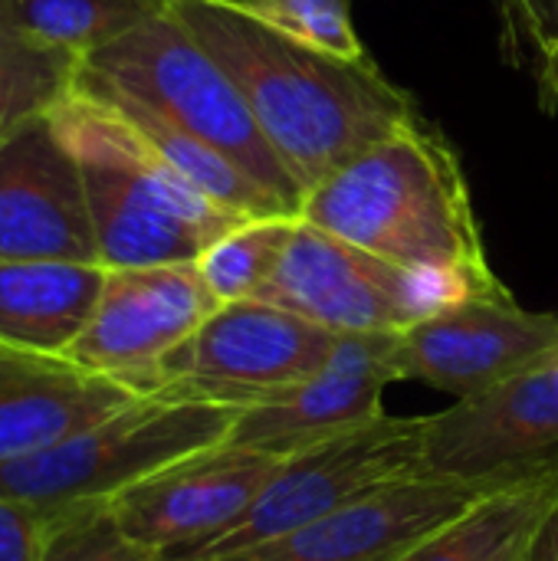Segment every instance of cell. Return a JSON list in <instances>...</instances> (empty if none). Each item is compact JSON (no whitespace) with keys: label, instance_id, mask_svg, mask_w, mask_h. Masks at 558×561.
<instances>
[{"label":"cell","instance_id":"6da1fadb","mask_svg":"<svg viewBox=\"0 0 558 561\" xmlns=\"http://www.w3.org/2000/svg\"><path fill=\"white\" fill-rule=\"evenodd\" d=\"M171 10L240 89L303 197L421 112L375 59L352 62L296 43L234 0H171Z\"/></svg>","mask_w":558,"mask_h":561},{"label":"cell","instance_id":"7a4b0ae2","mask_svg":"<svg viewBox=\"0 0 558 561\" xmlns=\"http://www.w3.org/2000/svg\"><path fill=\"white\" fill-rule=\"evenodd\" d=\"M299 220L398 266L493 273L464 161L421 112L316 184Z\"/></svg>","mask_w":558,"mask_h":561},{"label":"cell","instance_id":"3957f363","mask_svg":"<svg viewBox=\"0 0 558 561\" xmlns=\"http://www.w3.org/2000/svg\"><path fill=\"white\" fill-rule=\"evenodd\" d=\"M46 122L82 171L99 266L197 263L217 237L243 224L164 164L135 125L82 82V72Z\"/></svg>","mask_w":558,"mask_h":561},{"label":"cell","instance_id":"277c9868","mask_svg":"<svg viewBox=\"0 0 558 561\" xmlns=\"http://www.w3.org/2000/svg\"><path fill=\"white\" fill-rule=\"evenodd\" d=\"M243 408L145 394L102 424L23 460L0 463V496L36 510L112 503L158 470L230 440Z\"/></svg>","mask_w":558,"mask_h":561},{"label":"cell","instance_id":"5b68a950","mask_svg":"<svg viewBox=\"0 0 558 561\" xmlns=\"http://www.w3.org/2000/svg\"><path fill=\"white\" fill-rule=\"evenodd\" d=\"M82 69L138 99L171 125L220 148L293 217H299L303 191L263 138L240 89L174 10L92 49L82 56Z\"/></svg>","mask_w":558,"mask_h":561},{"label":"cell","instance_id":"8992f818","mask_svg":"<svg viewBox=\"0 0 558 561\" xmlns=\"http://www.w3.org/2000/svg\"><path fill=\"white\" fill-rule=\"evenodd\" d=\"M428 417L378 414L283 460L247 516L187 559L217 561L283 539L398 480L428 470ZM184 561V559H181Z\"/></svg>","mask_w":558,"mask_h":561},{"label":"cell","instance_id":"52a82bcc","mask_svg":"<svg viewBox=\"0 0 558 561\" xmlns=\"http://www.w3.org/2000/svg\"><path fill=\"white\" fill-rule=\"evenodd\" d=\"M335 339L280 306L227 302L161 362L158 391L250 411L319 375Z\"/></svg>","mask_w":558,"mask_h":561},{"label":"cell","instance_id":"ba28073f","mask_svg":"<svg viewBox=\"0 0 558 561\" xmlns=\"http://www.w3.org/2000/svg\"><path fill=\"white\" fill-rule=\"evenodd\" d=\"M217 309L197 263L109 270L99 306L66 358L145 398L161 388V362Z\"/></svg>","mask_w":558,"mask_h":561},{"label":"cell","instance_id":"9c48e42d","mask_svg":"<svg viewBox=\"0 0 558 561\" xmlns=\"http://www.w3.org/2000/svg\"><path fill=\"white\" fill-rule=\"evenodd\" d=\"M539 460H526L487 477H447L424 470L283 539L217 561H398L434 529L457 519L510 480L523 477Z\"/></svg>","mask_w":558,"mask_h":561},{"label":"cell","instance_id":"30bf717a","mask_svg":"<svg viewBox=\"0 0 558 561\" xmlns=\"http://www.w3.org/2000/svg\"><path fill=\"white\" fill-rule=\"evenodd\" d=\"M283 460L257 447L220 444L128 486L109 510L135 542L161 559L181 561L234 529Z\"/></svg>","mask_w":558,"mask_h":561},{"label":"cell","instance_id":"8fae6325","mask_svg":"<svg viewBox=\"0 0 558 561\" xmlns=\"http://www.w3.org/2000/svg\"><path fill=\"white\" fill-rule=\"evenodd\" d=\"M558 345V316L523 309L513 293L480 296L398 335V381H421L457 401L490 391Z\"/></svg>","mask_w":558,"mask_h":561},{"label":"cell","instance_id":"7c38bea8","mask_svg":"<svg viewBox=\"0 0 558 561\" xmlns=\"http://www.w3.org/2000/svg\"><path fill=\"white\" fill-rule=\"evenodd\" d=\"M257 299L335 335L405 332L411 325L405 309V266L306 220H296V230Z\"/></svg>","mask_w":558,"mask_h":561},{"label":"cell","instance_id":"4fadbf2b","mask_svg":"<svg viewBox=\"0 0 558 561\" xmlns=\"http://www.w3.org/2000/svg\"><path fill=\"white\" fill-rule=\"evenodd\" d=\"M549 454H558V345L490 391L428 414L434 473L487 477Z\"/></svg>","mask_w":558,"mask_h":561},{"label":"cell","instance_id":"5bb4252c","mask_svg":"<svg viewBox=\"0 0 558 561\" xmlns=\"http://www.w3.org/2000/svg\"><path fill=\"white\" fill-rule=\"evenodd\" d=\"M0 260L99 263L82 171L46 115L0 141Z\"/></svg>","mask_w":558,"mask_h":561},{"label":"cell","instance_id":"9a60e30c","mask_svg":"<svg viewBox=\"0 0 558 561\" xmlns=\"http://www.w3.org/2000/svg\"><path fill=\"white\" fill-rule=\"evenodd\" d=\"M401 332L339 335L329 365L270 404L243 411L227 444L293 457L322 437L365 424L382 411V394L398 381L395 352Z\"/></svg>","mask_w":558,"mask_h":561},{"label":"cell","instance_id":"2e32d148","mask_svg":"<svg viewBox=\"0 0 558 561\" xmlns=\"http://www.w3.org/2000/svg\"><path fill=\"white\" fill-rule=\"evenodd\" d=\"M138 398L132 388L66 355L0 345V463L49 450Z\"/></svg>","mask_w":558,"mask_h":561},{"label":"cell","instance_id":"e0dca14e","mask_svg":"<svg viewBox=\"0 0 558 561\" xmlns=\"http://www.w3.org/2000/svg\"><path fill=\"white\" fill-rule=\"evenodd\" d=\"M105 266L72 260H0V345L66 355L86 332Z\"/></svg>","mask_w":558,"mask_h":561},{"label":"cell","instance_id":"ac0fdd59","mask_svg":"<svg viewBox=\"0 0 558 561\" xmlns=\"http://www.w3.org/2000/svg\"><path fill=\"white\" fill-rule=\"evenodd\" d=\"M556 510L558 454H549L398 561H529Z\"/></svg>","mask_w":558,"mask_h":561},{"label":"cell","instance_id":"d6986e66","mask_svg":"<svg viewBox=\"0 0 558 561\" xmlns=\"http://www.w3.org/2000/svg\"><path fill=\"white\" fill-rule=\"evenodd\" d=\"M82 82L89 89H95L102 99H109L132 125L135 131L155 148V154L171 164L191 187H197L207 201H214L217 207L243 217V220H260V217H293L270 191H263L234 158H227L220 148L207 145L204 138L171 125L168 118H161L158 112H151L148 105H141L138 99L112 89L109 82H102L99 76L82 69Z\"/></svg>","mask_w":558,"mask_h":561},{"label":"cell","instance_id":"ffe728a7","mask_svg":"<svg viewBox=\"0 0 558 561\" xmlns=\"http://www.w3.org/2000/svg\"><path fill=\"white\" fill-rule=\"evenodd\" d=\"M3 30L39 46L89 56L171 10V0H0Z\"/></svg>","mask_w":558,"mask_h":561},{"label":"cell","instance_id":"44dd1931","mask_svg":"<svg viewBox=\"0 0 558 561\" xmlns=\"http://www.w3.org/2000/svg\"><path fill=\"white\" fill-rule=\"evenodd\" d=\"M82 56L0 33V141L49 108L79 82Z\"/></svg>","mask_w":558,"mask_h":561},{"label":"cell","instance_id":"7402d4cb","mask_svg":"<svg viewBox=\"0 0 558 561\" xmlns=\"http://www.w3.org/2000/svg\"><path fill=\"white\" fill-rule=\"evenodd\" d=\"M296 220L299 217L243 220L197 256V273L220 306L257 299L286 250Z\"/></svg>","mask_w":558,"mask_h":561},{"label":"cell","instance_id":"603a6c76","mask_svg":"<svg viewBox=\"0 0 558 561\" xmlns=\"http://www.w3.org/2000/svg\"><path fill=\"white\" fill-rule=\"evenodd\" d=\"M46 516L49 523L39 561H168L135 542L118 526L109 503H79L49 510Z\"/></svg>","mask_w":558,"mask_h":561},{"label":"cell","instance_id":"cb8c5ba5","mask_svg":"<svg viewBox=\"0 0 558 561\" xmlns=\"http://www.w3.org/2000/svg\"><path fill=\"white\" fill-rule=\"evenodd\" d=\"M234 3L296 43H306L312 49L352 62L372 59L352 23L349 0H234Z\"/></svg>","mask_w":558,"mask_h":561},{"label":"cell","instance_id":"d4e9b609","mask_svg":"<svg viewBox=\"0 0 558 561\" xmlns=\"http://www.w3.org/2000/svg\"><path fill=\"white\" fill-rule=\"evenodd\" d=\"M497 7L506 53L536 72L558 49V0H497Z\"/></svg>","mask_w":558,"mask_h":561},{"label":"cell","instance_id":"484cf974","mask_svg":"<svg viewBox=\"0 0 558 561\" xmlns=\"http://www.w3.org/2000/svg\"><path fill=\"white\" fill-rule=\"evenodd\" d=\"M46 523L43 510L0 496V561H39Z\"/></svg>","mask_w":558,"mask_h":561},{"label":"cell","instance_id":"4316f807","mask_svg":"<svg viewBox=\"0 0 558 561\" xmlns=\"http://www.w3.org/2000/svg\"><path fill=\"white\" fill-rule=\"evenodd\" d=\"M536 85H539V105L546 112H556L558 108V49L536 66Z\"/></svg>","mask_w":558,"mask_h":561},{"label":"cell","instance_id":"83f0119b","mask_svg":"<svg viewBox=\"0 0 558 561\" xmlns=\"http://www.w3.org/2000/svg\"><path fill=\"white\" fill-rule=\"evenodd\" d=\"M529 561H558V510L553 513V519L546 523L539 542H536V552Z\"/></svg>","mask_w":558,"mask_h":561},{"label":"cell","instance_id":"f1b7e54d","mask_svg":"<svg viewBox=\"0 0 558 561\" xmlns=\"http://www.w3.org/2000/svg\"><path fill=\"white\" fill-rule=\"evenodd\" d=\"M0 33H7V30H3V3H0Z\"/></svg>","mask_w":558,"mask_h":561}]
</instances>
